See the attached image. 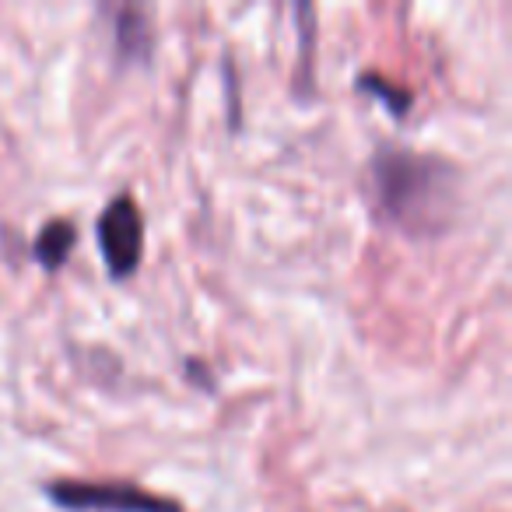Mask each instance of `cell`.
<instances>
[{
    "instance_id": "277c9868",
    "label": "cell",
    "mask_w": 512,
    "mask_h": 512,
    "mask_svg": "<svg viewBox=\"0 0 512 512\" xmlns=\"http://www.w3.org/2000/svg\"><path fill=\"white\" fill-rule=\"evenodd\" d=\"M74 242H78V228H74L67 218H53L50 225H43V232L36 235L32 256H36L46 271H57L67 256H71Z\"/></svg>"
},
{
    "instance_id": "3957f363",
    "label": "cell",
    "mask_w": 512,
    "mask_h": 512,
    "mask_svg": "<svg viewBox=\"0 0 512 512\" xmlns=\"http://www.w3.org/2000/svg\"><path fill=\"white\" fill-rule=\"evenodd\" d=\"M99 246L109 274L116 281L130 278L144 256V218L130 197H116L99 218Z\"/></svg>"
},
{
    "instance_id": "8992f818",
    "label": "cell",
    "mask_w": 512,
    "mask_h": 512,
    "mask_svg": "<svg viewBox=\"0 0 512 512\" xmlns=\"http://www.w3.org/2000/svg\"><path fill=\"white\" fill-rule=\"evenodd\" d=\"M358 88H362V92H376L379 99L390 106L393 116H404L407 106H411V92H404L400 85H390V81H383L379 74H362V78H358Z\"/></svg>"
},
{
    "instance_id": "5b68a950",
    "label": "cell",
    "mask_w": 512,
    "mask_h": 512,
    "mask_svg": "<svg viewBox=\"0 0 512 512\" xmlns=\"http://www.w3.org/2000/svg\"><path fill=\"white\" fill-rule=\"evenodd\" d=\"M116 43H120V53H144L148 46V32H144V11L137 8H123L116 15Z\"/></svg>"
},
{
    "instance_id": "6da1fadb",
    "label": "cell",
    "mask_w": 512,
    "mask_h": 512,
    "mask_svg": "<svg viewBox=\"0 0 512 512\" xmlns=\"http://www.w3.org/2000/svg\"><path fill=\"white\" fill-rule=\"evenodd\" d=\"M379 211L411 235H439L456 218V169L418 151H383L372 162Z\"/></svg>"
},
{
    "instance_id": "7a4b0ae2",
    "label": "cell",
    "mask_w": 512,
    "mask_h": 512,
    "mask_svg": "<svg viewBox=\"0 0 512 512\" xmlns=\"http://www.w3.org/2000/svg\"><path fill=\"white\" fill-rule=\"evenodd\" d=\"M46 495L67 512H183L172 498L120 481H53Z\"/></svg>"
}]
</instances>
